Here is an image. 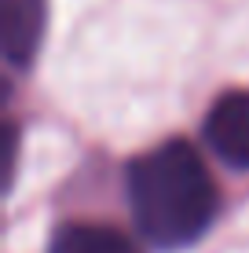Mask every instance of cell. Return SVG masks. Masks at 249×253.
Returning <instances> with one entry per match:
<instances>
[{
  "mask_svg": "<svg viewBox=\"0 0 249 253\" xmlns=\"http://www.w3.org/2000/svg\"><path fill=\"white\" fill-rule=\"evenodd\" d=\"M136 231L154 250H183L213 228L220 191L187 139H169L128 165Z\"/></svg>",
  "mask_w": 249,
  "mask_h": 253,
  "instance_id": "obj_1",
  "label": "cell"
},
{
  "mask_svg": "<svg viewBox=\"0 0 249 253\" xmlns=\"http://www.w3.org/2000/svg\"><path fill=\"white\" fill-rule=\"evenodd\" d=\"M209 151L231 169L249 172V92H224L202 121Z\"/></svg>",
  "mask_w": 249,
  "mask_h": 253,
  "instance_id": "obj_2",
  "label": "cell"
},
{
  "mask_svg": "<svg viewBox=\"0 0 249 253\" xmlns=\"http://www.w3.org/2000/svg\"><path fill=\"white\" fill-rule=\"evenodd\" d=\"M44 30L48 0H0V48L7 66H30L44 44Z\"/></svg>",
  "mask_w": 249,
  "mask_h": 253,
  "instance_id": "obj_3",
  "label": "cell"
},
{
  "mask_svg": "<svg viewBox=\"0 0 249 253\" xmlns=\"http://www.w3.org/2000/svg\"><path fill=\"white\" fill-rule=\"evenodd\" d=\"M48 253H140L132 239H125L121 231L107 228V224H63L51 231Z\"/></svg>",
  "mask_w": 249,
  "mask_h": 253,
  "instance_id": "obj_4",
  "label": "cell"
}]
</instances>
